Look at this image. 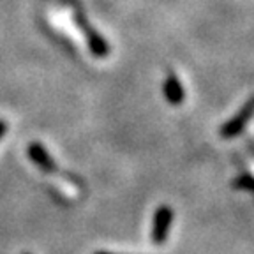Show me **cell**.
<instances>
[{"mask_svg": "<svg viewBox=\"0 0 254 254\" xmlns=\"http://www.w3.org/2000/svg\"><path fill=\"white\" fill-rule=\"evenodd\" d=\"M74 20H76V25L79 27V30L83 32V36L87 37L88 50H90L92 55H94L95 59H106L108 53H110V46H108L106 39H104L97 30H94V27L88 23V20L85 18V14L76 12Z\"/></svg>", "mask_w": 254, "mask_h": 254, "instance_id": "cell-1", "label": "cell"}, {"mask_svg": "<svg viewBox=\"0 0 254 254\" xmlns=\"http://www.w3.org/2000/svg\"><path fill=\"white\" fill-rule=\"evenodd\" d=\"M253 117H254V95L237 111V115L233 119H230L226 124H222L221 136L222 138H235V136H238Z\"/></svg>", "mask_w": 254, "mask_h": 254, "instance_id": "cell-2", "label": "cell"}, {"mask_svg": "<svg viewBox=\"0 0 254 254\" xmlns=\"http://www.w3.org/2000/svg\"><path fill=\"white\" fill-rule=\"evenodd\" d=\"M171 224H173V210L166 205L159 206L152 221V242L155 246H163L168 240Z\"/></svg>", "mask_w": 254, "mask_h": 254, "instance_id": "cell-3", "label": "cell"}, {"mask_svg": "<svg viewBox=\"0 0 254 254\" xmlns=\"http://www.w3.org/2000/svg\"><path fill=\"white\" fill-rule=\"evenodd\" d=\"M27 152L32 163L36 164L41 171H44V173H55V171L59 170V166H57L55 161L52 159L50 152H48L41 143H32Z\"/></svg>", "mask_w": 254, "mask_h": 254, "instance_id": "cell-4", "label": "cell"}, {"mask_svg": "<svg viewBox=\"0 0 254 254\" xmlns=\"http://www.w3.org/2000/svg\"><path fill=\"white\" fill-rule=\"evenodd\" d=\"M163 92H164L166 101L171 106H179V104H182L184 99H186V90H184L180 79L177 78L173 72H170V74L166 76V79H164Z\"/></svg>", "mask_w": 254, "mask_h": 254, "instance_id": "cell-5", "label": "cell"}, {"mask_svg": "<svg viewBox=\"0 0 254 254\" xmlns=\"http://www.w3.org/2000/svg\"><path fill=\"white\" fill-rule=\"evenodd\" d=\"M235 189H244V190H251L254 192V177L249 173H242L240 177H237L233 182Z\"/></svg>", "mask_w": 254, "mask_h": 254, "instance_id": "cell-6", "label": "cell"}, {"mask_svg": "<svg viewBox=\"0 0 254 254\" xmlns=\"http://www.w3.org/2000/svg\"><path fill=\"white\" fill-rule=\"evenodd\" d=\"M5 132H7V124H5L4 120H0V139L4 138Z\"/></svg>", "mask_w": 254, "mask_h": 254, "instance_id": "cell-7", "label": "cell"}, {"mask_svg": "<svg viewBox=\"0 0 254 254\" xmlns=\"http://www.w3.org/2000/svg\"><path fill=\"white\" fill-rule=\"evenodd\" d=\"M95 254H111V253H95Z\"/></svg>", "mask_w": 254, "mask_h": 254, "instance_id": "cell-8", "label": "cell"}, {"mask_svg": "<svg viewBox=\"0 0 254 254\" xmlns=\"http://www.w3.org/2000/svg\"><path fill=\"white\" fill-rule=\"evenodd\" d=\"M23 254H28V253H23Z\"/></svg>", "mask_w": 254, "mask_h": 254, "instance_id": "cell-9", "label": "cell"}]
</instances>
